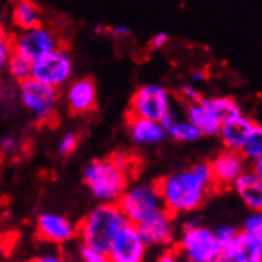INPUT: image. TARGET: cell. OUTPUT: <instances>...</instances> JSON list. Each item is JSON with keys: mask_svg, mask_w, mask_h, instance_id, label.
Here are the masks:
<instances>
[{"mask_svg": "<svg viewBox=\"0 0 262 262\" xmlns=\"http://www.w3.org/2000/svg\"><path fill=\"white\" fill-rule=\"evenodd\" d=\"M254 124H256V121H253L251 118L245 115L235 119H230L227 122H223L218 135L221 138L224 148L240 151L243 143L246 142V138H248L251 129L254 127Z\"/></svg>", "mask_w": 262, "mask_h": 262, "instance_id": "16", "label": "cell"}, {"mask_svg": "<svg viewBox=\"0 0 262 262\" xmlns=\"http://www.w3.org/2000/svg\"><path fill=\"white\" fill-rule=\"evenodd\" d=\"M14 145H16V142H14V138L13 137H5L2 142H0V151L2 152H10Z\"/></svg>", "mask_w": 262, "mask_h": 262, "instance_id": "33", "label": "cell"}, {"mask_svg": "<svg viewBox=\"0 0 262 262\" xmlns=\"http://www.w3.org/2000/svg\"><path fill=\"white\" fill-rule=\"evenodd\" d=\"M60 45H62V41L59 40L54 30L45 27L43 24L11 34L13 53L29 59L30 62H34L40 56L56 50Z\"/></svg>", "mask_w": 262, "mask_h": 262, "instance_id": "9", "label": "cell"}, {"mask_svg": "<svg viewBox=\"0 0 262 262\" xmlns=\"http://www.w3.org/2000/svg\"><path fill=\"white\" fill-rule=\"evenodd\" d=\"M146 250L148 245L137 224L126 223L115 235L106 254L110 262H142L146 256Z\"/></svg>", "mask_w": 262, "mask_h": 262, "instance_id": "10", "label": "cell"}, {"mask_svg": "<svg viewBox=\"0 0 262 262\" xmlns=\"http://www.w3.org/2000/svg\"><path fill=\"white\" fill-rule=\"evenodd\" d=\"M34 260H37V262H59L60 257H59L57 254H45V256L35 257Z\"/></svg>", "mask_w": 262, "mask_h": 262, "instance_id": "36", "label": "cell"}, {"mask_svg": "<svg viewBox=\"0 0 262 262\" xmlns=\"http://www.w3.org/2000/svg\"><path fill=\"white\" fill-rule=\"evenodd\" d=\"M240 152L248 162H253L262 156V124H257L256 122L248 138H246V142L243 143Z\"/></svg>", "mask_w": 262, "mask_h": 262, "instance_id": "24", "label": "cell"}, {"mask_svg": "<svg viewBox=\"0 0 262 262\" xmlns=\"http://www.w3.org/2000/svg\"><path fill=\"white\" fill-rule=\"evenodd\" d=\"M175 250L191 262H218L221 253L213 230L199 226L195 221L184 223Z\"/></svg>", "mask_w": 262, "mask_h": 262, "instance_id": "4", "label": "cell"}, {"mask_svg": "<svg viewBox=\"0 0 262 262\" xmlns=\"http://www.w3.org/2000/svg\"><path fill=\"white\" fill-rule=\"evenodd\" d=\"M116 204L126 216L127 223L132 224H138L148 218L149 214L164 208L156 181L151 184H137L132 188L127 186V189L121 194Z\"/></svg>", "mask_w": 262, "mask_h": 262, "instance_id": "5", "label": "cell"}, {"mask_svg": "<svg viewBox=\"0 0 262 262\" xmlns=\"http://www.w3.org/2000/svg\"><path fill=\"white\" fill-rule=\"evenodd\" d=\"M130 173L121 168L112 156L91 161L83 170V181L99 202H118L129 186Z\"/></svg>", "mask_w": 262, "mask_h": 262, "instance_id": "3", "label": "cell"}, {"mask_svg": "<svg viewBox=\"0 0 262 262\" xmlns=\"http://www.w3.org/2000/svg\"><path fill=\"white\" fill-rule=\"evenodd\" d=\"M10 75V78L14 81V83H23L24 80L30 78V75H32V62H30L29 59L19 56V54H11L8 64H7V69H5Z\"/></svg>", "mask_w": 262, "mask_h": 262, "instance_id": "23", "label": "cell"}, {"mask_svg": "<svg viewBox=\"0 0 262 262\" xmlns=\"http://www.w3.org/2000/svg\"><path fill=\"white\" fill-rule=\"evenodd\" d=\"M66 105L72 115H89L97 108V88L89 76L70 80L66 89Z\"/></svg>", "mask_w": 262, "mask_h": 262, "instance_id": "14", "label": "cell"}, {"mask_svg": "<svg viewBox=\"0 0 262 262\" xmlns=\"http://www.w3.org/2000/svg\"><path fill=\"white\" fill-rule=\"evenodd\" d=\"M167 43H168V34H165V32L156 34V35H154V37L151 38V41H149V45H151V48H152V50H162Z\"/></svg>", "mask_w": 262, "mask_h": 262, "instance_id": "31", "label": "cell"}, {"mask_svg": "<svg viewBox=\"0 0 262 262\" xmlns=\"http://www.w3.org/2000/svg\"><path fill=\"white\" fill-rule=\"evenodd\" d=\"M242 230L262 245V211H253L250 216L246 218Z\"/></svg>", "mask_w": 262, "mask_h": 262, "instance_id": "25", "label": "cell"}, {"mask_svg": "<svg viewBox=\"0 0 262 262\" xmlns=\"http://www.w3.org/2000/svg\"><path fill=\"white\" fill-rule=\"evenodd\" d=\"M210 170L213 181L220 189H230L234 181L246 170L248 161L243 158V154L235 149H224L216 154L210 162Z\"/></svg>", "mask_w": 262, "mask_h": 262, "instance_id": "11", "label": "cell"}, {"mask_svg": "<svg viewBox=\"0 0 262 262\" xmlns=\"http://www.w3.org/2000/svg\"><path fill=\"white\" fill-rule=\"evenodd\" d=\"M4 88H5V84H4V81L0 80V97L4 96Z\"/></svg>", "mask_w": 262, "mask_h": 262, "instance_id": "39", "label": "cell"}, {"mask_svg": "<svg viewBox=\"0 0 262 262\" xmlns=\"http://www.w3.org/2000/svg\"><path fill=\"white\" fill-rule=\"evenodd\" d=\"M32 78L60 89L73 76V59L62 45L32 62Z\"/></svg>", "mask_w": 262, "mask_h": 262, "instance_id": "8", "label": "cell"}, {"mask_svg": "<svg viewBox=\"0 0 262 262\" xmlns=\"http://www.w3.org/2000/svg\"><path fill=\"white\" fill-rule=\"evenodd\" d=\"M218 262H262V245L243 230L221 250Z\"/></svg>", "mask_w": 262, "mask_h": 262, "instance_id": "15", "label": "cell"}, {"mask_svg": "<svg viewBox=\"0 0 262 262\" xmlns=\"http://www.w3.org/2000/svg\"><path fill=\"white\" fill-rule=\"evenodd\" d=\"M177 256H178V253H177V250H168V251H165L161 257H159V260L161 262H170V260H177Z\"/></svg>", "mask_w": 262, "mask_h": 262, "instance_id": "35", "label": "cell"}, {"mask_svg": "<svg viewBox=\"0 0 262 262\" xmlns=\"http://www.w3.org/2000/svg\"><path fill=\"white\" fill-rule=\"evenodd\" d=\"M204 102L208 108L213 112V115L220 119V122H227L230 119H235L243 115L240 105L232 97H204Z\"/></svg>", "mask_w": 262, "mask_h": 262, "instance_id": "22", "label": "cell"}, {"mask_svg": "<svg viewBox=\"0 0 262 262\" xmlns=\"http://www.w3.org/2000/svg\"><path fill=\"white\" fill-rule=\"evenodd\" d=\"M232 189L251 211H262V180L251 170H245L234 181Z\"/></svg>", "mask_w": 262, "mask_h": 262, "instance_id": "18", "label": "cell"}, {"mask_svg": "<svg viewBox=\"0 0 262 262\" xmlns=\"http://www.w3.org/2000/svg\"><path fill=\"white\" fill-rule=\"evenodd\" d=\"M159 122L164 127L165 134L168 137H172L177 142H195L200 137H204L202 132H200L188 118L180 119L172 112L167 116H164Z\"/></svg>", "mask_w": 262, "mask_h": 262, "instance_id": "20", "label": "cell"}, {"mask_svg": "<svg viewBox=\"0 0 262 262\" xmlns=\"http://www.w3.org/2000/svg\"><path fill=\"white\" fill-rule=\"evenodd\" d=\"M191 78H192L194 81H204V80L207 78V73H205L204 70H192Z\"/></svg>", "mask_w": 262, "mask_h": 262, "instance_id": "37", "label": "cell"}, {"mask_svg": "<svg viewBox=\"0 0 262 262\" xmlns=\"http://www.w3.org/2000/svg\"><path fill=\"white\" fill-rule=\"evenodd\" d=\"M78 254H80V259L84 262H108V254L99 248H94V246H91V245L81 243Z\"/></svg>", "mask_w": 262, "mask_h": 262, "instance_id": "27", "label": "cell"}, {"mask_svg": "<svg viewBox=\"0 0 262 262\" xmlns=\"http://www.w3.org/2000/svg\"><path fill=\"white\" fill-rule=\"evenodd\" d=\"M156 183L164 208L170 211L173 216L197 210L213 191H218L208 162H199L173 172Z\"/></svg>", "mask_w": 262, "mask_h": 262, "instance_id": "1", "label": "cell"}, {"mask_svg": "<svg viewBox=\"0 0 262 262\" xmlns=\"http://www.w3.org/2000/svg\"><path fill=\"white\" fill-rule=\"evenodd\" d=\"M127 223L116 202H100L76 226V237L81 243L108 251L115 235Z\"/></svg>", "mask_w": 262, "mask_h": 262, "instance_id": "2", "label": "cell"}, {"mask_svg": "<svg viewBox=\"0 0 262 262\" xmlns=\"http://www.w3.org/2000/svg\"><path fill=\"white\" fill-rule=\"evenodd\" d=\"M112 35H113L115 38L122 40V38L130 37V35H132V30H130L129 27H126V26H116V27L112 29Z\"/></svg>", "mask_w": 262, "mask_h": 262, "instance_id": "32", "label": "cell"}, {"mask_svg": "<svg viewBox=\"0 0 262 262\" xmlns=\"http://www.w3.org/2000/svg\"><path fill=\"white\" fill-rule=\"evenodd\" d=\"M18 96L24 108H27L40 122H50L56 115L59 102V89L35 78H27L18 84Z\"/></svg>", "mask_w": 262, "mask_h": 262, "instance_id": "6", "label": "cell"}, {"mask_svg": "<svg viewBox=\"0 0 262 262\" xmlns=\"http://www.w3.org/2000/svg\"><path fill=\"white\" fill-rule=\"evenodd\" d=\"M37 237L46 243L66 245L76 238V226L62 214L57 213H41L37 218L35 226Z\"/></svg>", "mask_w": 262, "mask_h": 262, "instance_id": "13", "label": "cell"}, {"mask_svg": "<svg viewBox=\"0 0 262 262\" xmlns=\"http://www.w3.org/2000/svg\"><path fill=\"white\" fill-rule=\"evenodd\" d=\"M251 172L262 180V156L251 162Z\"/></svg>", "mask_w": 262, "mask_h": 262, "instance_id": "34", "label": "cell"}, {"mask_svg": "<svg viewBox=\"0 0 262 262\" xmlns=\"http://www.w3.org/2000/svg\"><path fill=\"white\" fill-rule=\"evenodd\" d=\"M80 145V134L78 132H67L57 143V154L59 156H70V154Z\"/></svg>", "mask_w": 262, "mask_h": 262, "instance_id": "26", "label": "cell"}, {"mask_svg": "<svg viewBox=\"0 0 262 262\" xmlns=\"http://www.w3.org/2000/svg\"><path fill=\"white\" fill-rule=\"evenodd\" d=\"M172 112V96L161 84H145L138 88L129 103L127 116L161 121Z\"/></svg>", "mask_w": 262, "mask_h": 262, "instance_id": "7", "label": "cell"}, {"mask_svg": "<svg viewBox=\"0 0 262 262\" xmlns=\"http://www.w3.org/2000/svg\"><path fill=\"white\" fill-rule=\"evenodd\" d=\"M186 116L188 119L192 122V124L202 132L204 137H213L218 135L220 129H221V122L220 119L213 115V112L207 106V103L204 102V97L188 103V110H186Z\"/></svg>", "mask_w": 262, "mask_h": 262, "instance_id": "19", "label": "cell"}, {"mask_svg": "<svg viewBox=\"0 0 262 262\" xmlns=\"http://www.w3.org/2000/svg\"><path fill=\"white\" fill-rule=\"evenodd\" d=\"M180 97L186 103H192V102H197V100L202 99V94H200V92L195 88L186 84V86H183L180 89Z\"/></svg>", "mask_w": 262, "mask_h": 262, "instance_id": "30", "label": "cell"}, {"mask_svg": "<svg viewBox=\"0 0 262 262\" xmlns=\"http://www.w3.org/2000/svg\"><path fill=\"white\" fill-rule=\"evenodd\" d=\"M11 54H13L11 34L0 35V72H4L7 69V64H8Z\"/></svg>", "mask_w": 262, "mask_h": 262, "instance_id": "28", "label": "cell"}, {"mask_svg": "<svg viewBox=\"0 0 262 262\" xmlns=\"http://www.w3.org/2000/svg\"><path fill=\"white\" fill-rule=\"evenodd\" d=\"M5 34H10L5 24H4V18H2V14H0V35H5Z\"/></svg>", "mask_w": 262, "mask_h": 262, "instance_id": "38", "label": "cell"}, {"mask_svg": "<svg viewBox=\"0 0 262 262\" xmlns=\"http://www.w3.org/2000/svg\"><path fill=\"white\" fill-rule=\"evenodd\" d=\"M173 220L175 216L170 211L161 208L159 211L149 214L148 218L138 223L137 227L148 246H167L173 242Z\"/></svg>", "mask_w": 262, "mask_h": 262, "instance_id": "12", "label": "cell"}, {"mask_svg": "<svg viewBox=\"0 0 262 262\" xmlns=\"http://www.w3.org/2000/svg\"><path fill=\"white\" fill-rule=\"evenodd\" d=\"M129 134L137 145H158L167 137L159 121L127 116Z\"/></svg>", "mask_w": 262, "mask_h": 262, "instance_id": "17", "label": "cell"}, {"mask_svg": "<svg viewBox=\"0 0 262 262\" xmlns=\"http://www.w3.org/2000/svg\"><path fill=\"white\" fill-rule=\"evenodd\" d=\"M213 232H214V237H216V240L220 243V248L223 250L224 246H227L230 242L234 240V237H235V234L238 232V230L235 227H232V226H221L216 230H213Z\"/></svg>", "mask_w": 262, "mask_h": 262, "instance_id": "29", "label": "cell"}, {"mask_svg": "<svg viewBox=\"0 0 262 262\" xmlns=\"http://www.w3.org/2000/svg\"><path fill=\"white\" fill-rule=\"evenodd\" d=\"M11 23L18 30L41 24V10L32 0H16L11 11Z\"/></svg>", "mask_w": 262, "mask_h": 262, "instance_id": "21", "label": "cell"}]
</instances>
